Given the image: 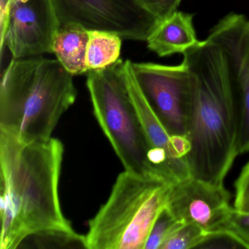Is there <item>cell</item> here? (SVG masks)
Returning a JSON list of instances; mask_svg holds the SVG:
<instances>
[{"mask_svg":"<svg viewBox=\"0 0 249 249\" xmlns=\"http://www.w3.org/2000/svg\"><path fill=\"white\" fill-rule=\"evenodd\" d=\"M183 55L194 77L187 133L191 150L186 157L189 173L195 178L222 186L238 156L234 75L224 49L208 39Z\"/></svg>","mask_w":249,"mask_h":249,"instance_id":"6da1fadb","label":"cell"},{"mask_svg":"<svg viewBox=\"0 0 249 249\" xmlns=\"http://www.w3.org/2000/svg\"><path fill=\"white\" fill-rule=\"evenodd\" d=\"M59 140L25 143L0 131V249H15L40 231L73 230L61 208Z\"/></svg>","mask_w":249,"mask_h":249,"instance_id":"7a4b0ae2","label":"cell"},{"mask_svg":"<svg viewBox=\"0 0 249 249\" xmlns=\"http://www.w3.org/2000/svg\"><path fill=\"white\" fill-rule=\"evenodd\" d=\"M72 77L58 59L13 58L1 78L0 131L25 143L51 139L76 99Z\"/></svg>","mask_w":249,"mask_h":249,"instance_id":"3957f363","label":"cell"},{"mask_svg":"<svg viewBox=\"0 0 249 249\" xmlns=\"http://www.w3.org/2000/svg\"><path fill=\"white\" fill-rule=\"evenodd\" d=\"M173 183L155 174L126 171L107 202L89 222L88 249H145Z\"/></svg>","mask_w":249,"mask_h":249,"instance_id":"277c9868","label":"cell"},{"mask_svg":"<svg viewBox=\"0 0 249 249\" xmlns=\"http://www.w3.org/2000/svg\"><path fill=\"white\" fill-rule=\"evenodd\" d=\"M124 70V62L119 59L108 68L87 72L94 116L126 171L161 176L148 159L151 147L128 91Z\"/></svg>","mask_w":249,"mask_h":249,"instance_id":"5b68a950","label":"cell"},{"mask_svg":"<svg viewBox=\"0 0 249 249\" xmlns=\"http://www.w3.org/2000/svg\"><path fill=\"white\" fill-rule=\"evenodd\" d=\"M60 28L78 26L146 42L159 21L141 0H52Z\"/></svg>","mask_w":249,"mask_h":249,"instance_id":"8992f818","label":"cell"},{"mask_svg":"<svg viewBox=\"0 0 249 249\" xmlns=\"http://www.w3.org/2000/svg\"><path fill=\"white\" fill-rule=\"evenodd\" d=\"M150 106L170 135H187L194 77L184 62L179 65L131 62Z\"/></svg>","mask_w":249,"mask_h":249,"instance_id":"52a82bcc","label":"cell"},{"mask_svg":"<svg viewBox=\"0 0 249 249\" xmlns=\"http://www.w3.org/2000/svg\"><path fill=\"white\" fill-rule=\"evenodd\" d=\"M59 29L52 0H1V49L14 59L53 53Z\"/></svg>","mask_w":249,"mask_h":249,"instance_id":"ba28073f","label":"cell"},{"mask_svg":"<svg viewBox=\"0 0 249 249\" xmlns=\"http://www.w3.org/2000/svg\"><path fill=\"white\" fill-rule=\"evenodd\" d=\"M230 194L222 186L186 178L172 186L166 210L179 222L196 223L213 232L231 208Z\"/></svg>","mask_w":249,"mask_h":249,"instance_id":"9c48e42d","label":"cell"},{"mask_svg":"<svg viewBox=\"0 0 249 249\" xmlns=\"http://www.w3.org/2000/svg\"><path fill=\"white\" fill-rule=\"evenodd\" d=\"M131 62L130 60L124 61L125 81L151 149L164 151L179 170L186 176H191L186 160H176L172 157L170 149L171 135L164 127L142 93L135 78Z\"/></svg>","mask_w":249,"mask_h":249,"instance_id":"30bf717a","label":"cell"},{"mask_svg":"<svg viewBox=\"0 0 249 249\" xmlns=\"http://www.w3.org/2000/svg\"><path fill=\"white\" fill-rule=\"evenodd\" d=\"M146 42L148 49L160 57L183 54L199 42L194 28L193 15L176 11L159 23Z\"/></svg>","mask_w":249,"mask_h":249,"instance_id":"8fae6325","label":"cell"},{"mask_svg":"<svg viewBox=\"0 0 249 249\" xmlns=\"http://www.w3.org/2000/svg\"><path fill=\"white\" fill-rule=\"evenodd\" d=\"M89 37L87 30L73 25L62 27L55 36L53 53L72 75L89 72L87 63Z\"/></svg>","mask_w":249,"mask_h":249,"instance_id":"7c38bea8","label":"cell"},{"mask_svg":"<svg viewBox=\"0 0 249 249\" xmlns=\"http://www.w3.org/2000/svg\"><path fill=\"white\" fill-rule=\"evenodd\" d=\"M87 63L89 71L108 68L116 63L120 56L122 39L108 32L88 31Z\"/></svg>","mask_w":249,"mask_h":249,"instance_id":"4fadbf2b","label":"cell"},{"mask_svg":"<svg viewBox=\"0 0 249 249\" xmlns=\"http://www.w3.org/2000/svg\"><path fill=\"white\" fill-rule=\"evenodd\" d=\"M212 236L196 223H186L173 231L160 249H190L200 248Z\"/></svg>","mask_w":249,"mask_h":249,"instance_id":"5bb4252c","label":"cell"},{"mask_svg":"<svg viewBox=\"0 0 249 249\" xmlns=\"http://www.w3.org/2000/svg\"><path fill=\"white\" fill-rule=\"evenodd\" d=\"M213 235H225L240 247L249 249V213L240 212L231 207Z\"/></svg>","mask_w":249,"mask_h":249,"instance_id":"9a60e30c","label":"cell"},{"mask_svg":"<svg viewBox=\"0 0 249 249\" xmlns=\"http://www.w3.org/2000/svg\"><path fill=\"white\" fill-rule=\"evenodd\" d=\"M31 236L39 249H87L86 236L74 230H48Z\"/></svg>","mask_w":249,"mask_h":249,"instance_id":"2e32d148","label":"cell"},{"mask_svg":"<svg viewBox=\"0 0 249 249\" xmlns=\"http://www.w3.org/2000/svg\"><path fill=\"white\" fill-rule=\"evenodd\" d=\"M183 223L175 219L165 209L160 214L153 227L145 249H160L164 240Z\"/></svg>","mask_w":249,"mask_h":249,"instance_id":"e0dca14e","label":"cell"},{"mask_svg":"<svg viewBox=\"0 0 249 249\" xmlns=\"http://www.w3.org/2000/svg\"><path fill=\"white\" fill-rule=\"evenodd\" d=\"M235 196L234 207L236 211L249 213V161L242 169L234 183Z\"/></svg>","mask_w":249,"mask_h":249,"instance_id":"ac0fdd59","label":"cell"},{"mask_svg":"<svg viewBox=\"0 0 249 249\" xmlns=\"http://www.w3.org/2000/svg\"><path fill=\"white\" fill-rule=\"evenodd\" d=\"M181 0H141L142 7L159 22L167 19L178 11Z\"/></svg>","mask_w":249,"mask_h":249,"instance_id":"d6986e66","label":"cell"},{"mask_svg":"<svg viewBox=\"0 0 249 249\" xmlns=\"http://www.w3.org/2000/svg\"><path fill=\"white\" fill-rule=\"evenodd\" d=\"M248 24H249V22H248Z\"/></svg>","mask_w":249,"mask_h":249,"instance_id":"ffe728a7","label":"cell"}]
</instances>
